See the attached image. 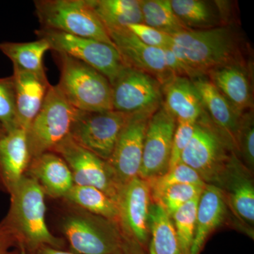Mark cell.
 <instances>
[{
    "label": "cell",
    "mask_w": 254,
    "mask_h": 254,
    "mask_svg": "<svg viewBox=\"0 0 254 254\" xmlns=\"http://www.w3.org/2000/svg\"><path fill=\"white\" fill-rule=\"evenodd\" d=\"M170 47L192 75L206 76L225 65L247 63L240 37L227 26L207 30H185L173 35Z\"/></svg>",
    "instance_id": "obj_1"
},
{
    "label": "cell",
    "mask_w": 254,
    "mask_h": 254,
    "mask_svg": "<svg viewBox=\"0 0 254 254\" xmlns=\"http://www.w3.org/2000/svg\"><path fill=\"white\" fill-rule=\"evenodd\" d=\"M11 204L3 222L16 234L28 253L48 246L62 250L64 241L50 232L46 220L44 190L25 174L9 193Z\"/></svg>",
    "instance_id": "obj_2"
},
{
    "label": "cell",
    "mask_w": 254,
    "mask_h": 254,
    "mask_svg": "<svg viewBox=\"0 0 254 254\" xmlns=\"http://www.w3.org/2000/svg\"><path fill=\"white\" fill-rule=\"evenodd\" d=\"M57 54L60 68L58 86L76 109L86 112L113 110V89L104 75L68 55Z\"/></svg>",
    "instance_id": "obj_3"
},
{
    "label": "cell",
    "mask_w": 254,
    "mask_h": 254,
    "mask_svg": "<svg viewBox=\"0 0 254 254\" xmlns=\"http://www.w3.org/2000/svg\"><path fill=\"white\" fill-rule=\"evenodd\" d=\"M235 153L231 143L205 114L195 123L180 162L194 170L206 185L215 186Z\"/></svg>",
    "instance_id": "obj_4"
},
{
    "label": "cell",
    "mask_w": 254,
    "mask_h": 254,
    "mask_svg": "<svg viewBox=\"0 0 254 254\" xmlns=\"http://www.w3.org/2000/svg\"><path fill=\"white\" fill-rule=\"evenodd\" d=\"M70 252L76 254H124L125 241L118 222L78 209L63 222Z\"/></svg>",
    "instance_id": "obj_5"
},
{
    "label": "cell",
    "mask_w": 254,
    "mask_h": 254,
    "mask_svg": "<svg viewBox=\"0 0 254 254\" xmlns=\"http://www.w3.org/2000/svg\"><path fill=\"white\" fill-rule=\"evenodd\" d=\"M34 4L41 28L91 38L115 47L87 0H38Z\"/></svg>",
    "instance_id": "obj_6"
},
{
    "label": "cell",
    "mask_w": 254,
    "mask_h": 254,
    "mask_svg": "<svg viewBox=\"0 0 254 254\" xmlns=\"http://www.w3.org/2000/svg\"><path fill=\"white\" fill-rule=\"evenodd\" d=\"M78 113L58 85H51L39 113L26 131L31 159L52 151L67 137Z\"/></svg>",
    "instance_id": "obj_7"
},
{
    "label": "cell",
    "mask_w": 254,
    "mask_h": 254,
    "mask_svg": "<svg viewBox=\"0 0 254 254\" xmlns=\"http://www.w3.org/2000/svg\"><path fill=\"white\" fill-rule=\"evenodd\" d=\"M36 33L38 38L48 42L50 50L89 65L104 75L111 85L126 67L118 50L111 45L53 30L41 28Z\"/></svg>",
    "instance_id": "obj_8"
},
{
    "label": "cell",
    "mask_w": 254,
    "mask_h": 254,
    "mask_svg": "<svg viewBox=\"0 0 254 254\" xmlns=\"http://www.w3.org/2000/svg\"><path fill=\"white\" fill-rule=\"evenodd\" d=\"M131 115L114 110L103 112L78 110L69 136L83 148L108 161Z\"/></svg>",
    "instance_id": "obj_9"
},
{
    "label": "cell",
    "mask_w": 254,
    "mask_h": 254,
    "mask_svg": "<svg viewBox=\"0 0 254 254\" xmlns=\"http://www.w3.org/2000/svg\"><path fill=\"white\" fill-rule=\"evenodd\" d=\"M153 200L148 182L137 177L122 187L119 194L118 224L125 240L148 254L149 216Z\"/></svg>",
    "instance_id": "obj_10"
},
{
    "label": "cell",
    "mask_w": 254,
    "mask_h": 254,
    "mask_svg": "<svg viewBox=\"0 0 254 254\" xmlns=\"http://www.w3.org/2000/svg\"><path fill=\"white\" fill-rule=\"evenodd\" d=\"M114 110L153 115L163 104L160 82L148 73L125 67L112 83Z\"/></svg>",
    "instance_id": "obj_11"
},
{
    "label": "cell",
    "mask_w": 254,
    "mask_h": 254,
    "mask_svg": "<svg viewBox=\"0 0 254 254\" xmlns=\"http://www.w3.org/2000/svg\"><path fill=\"white\" fill-rule=\"evenodd\" d=\"M52 151L67 164L75 185L95 187L118 202L122 188L117 183L107 161L82 147L69 135Z\"/></svg>",
    "instance_id": "obj_12"
},
{
    "label": "cell",
    "mask_w": 254,
    "mask_h": 254,
    "mask_svg": "<svg viewBox=\"0 0 254 254\" xmlns=\"http://www.w3.org/2000/svg\"><path fill=\"white\" fill-rule=\"evenodd\" d=\"M176 125V120L163 103L150 117L145 131L138 177L148 180L168 171Z\"/></svg>",
    "instance_id": "obj_13"
},
{
    "label": "cell",
    "mask_w": 254,
    "mask_h": 254,
    "mask_svg": "<svg viewBox=\"0 0 254 254\" xmlns=\"http://www.w3.org/2000/svg\"><path fill=\"white\" fill-rule=\"evenodd\" d=\"M253 175L235 153L215 185L221 190L229 210L237 223L252 237L254 227Z\"/></svg>",
    "instance_id": "obj_14"
},
{
    "label": "cell",
    "mask_w": 254,
    "mask_h": 254,
    "mask_svg": "<svg viewBox=\"0 0 254 254\" xmlns=\"http://www.w3.org/2000/svg\"><path fill=\"white\" fill-rule=\"evenodd\" d=\"M151 116L141 114L131 115L107 161L121 188L139 175L145 131Z\"/></svg>",
    "instance_id": "obj_15"
},
{
    "label": "cell",
    "mask_w": 254,
    "mask_h": 254,
    "mask_svg": "<svg viewBox=\"0 0 254 254\" xmlns=\"http://www.w3.org/2000/svg\"><path fill=\"white\" fill-rule=\"evenodd\" d=\"M107 31L127 67L148 73L162 86L175 77L165 63L163 49L147 46L127 28Z\"/></svg>",
    "instance_id": "obj_16"
},
{
    "label": "cell",
    "mask_w": 254,
    "mask_h": 254,
    "mask_svg": "<svg viewBox=\"0 0 254 254\" xmlns=\"http://www.w3.org/2000/svg\"><path fill=\"white\" fill-rule=\"evenodd\" d=\"M206 76L239 115L252 110V76L247 63L220 66L212 70Z\"/></svg>",
    "instance_id": "obj_17"
},
{
    "label": "cell",
    "mask_w": 254,
    "mask_h": 254,
    "mask_svg": "<svg viewBox=\"0 0 254 254\" xmlns=\"http://www.w3.org/2000/svg\"><path fill=\"white\" fill-rule=\"evenodd\" d=\"M31 160L25 130L17 128L0 137V190L9 193L24 176Z\"/></svg>",
    "instance_id": "obj_18"
},
{
    "label": "cell",
    "mask_w": 254,
    "mask_h": 254,
    "mask_svg": "<svg viewBox=\"0 0 254 254\" xmlns=\"http://www.w3.org/2000/svg\"><path fill=\"white\" fill-rule=\"evenodd\" d=\"M201 99L205 113L210 121L235 148L241 118L226 98L207 76L192 80Z\"/></svg>",
    "instance_id": "obj_19"
},
{
    "label": "cell",
    "mask_w": 254,
    "mask_h": 254,
    "mask_svg": "<svg viewBox=\"0 0 254 254\" xmlns=\"http://www.w3.org/2000/svg\"><path fill=\"white\" fill-rule=\"evenodd\" d=\"M230 213L221 190L206 185L198 199L194 240L190 254H200L208 237L227 221Z\"/></svg>",
    "instance_id": "obj_20"
},
{
    "label": "cell",
    "mask_w": 254,
    "mask_h": 254,
    "mask_svg": "<svg viewBox=\"0 0 254 254\" xmlns=\"http://www.w3.org/2000/svg\"><path fill=\"white\" fill-rule=\"evenodd\" d=\"M163 103L177 122L195 123L206 114L192 80L175 76L162 86Z\"/></svg>",
    "instance_id": "obj_21"
},
{
    "label": "cell",
    "mask_w": 254,
    "mask_h": 254,
    "mask_svg": "<svg viewBox=\"0 0 254 254\" xmlns=\"http://www.w3.org/2000/svg\"><path fill=\"white\" fill-rule=\"evenodd\" d=\"M26 175L35 179L45 193L53 198H64L74 185L67 164L53 151L31 159Z\"/></svg>",
    "instance_id": "obj_22"
},
{
    "label": "cell",
    "mask_w": 254,
    "mask_h": 254,
    "mask_svg": "<svg viewBox=\"0 0 254 254\" xmlns=\"http://www.w3.org/2000/svg\"><path fill=\"white\" fill-rule=\"evenodd\" d=\"M15 99L18 128L27 131L41 110L51 85L48 78L14 68Z\"/></svg>",
    "instance_id": "obj_23"
},
{
    "label": "cell",
    "mask_w": 254,
    "mask_h": 254,
    "mask_svg": "<svg viewBox=\"0 0 254 254\" xmlns=\"http://www.w3.org/2000/svg\"><path fill=\"white\" fill-rule=\"evenodd\" d=\"M227 3L203 0H171L177 17L187 30H207L229 25Z\"/></svg>",
    "instance_id": "obj_24"
},
{
    "label": "cell",
    "mask_w": 254,
    "mask_h": 254,
    "mask_svg": "<svg viewBox=\"0 0 254 254\" xmlns=\"http://www.w3.org/2000/svg\"><path fill=\"white\" fill-rule=\"evenodd\" d=\"M107 31L143 23L140 0H87Z\"/></svg>",
    "instance_id": "obj_25"
},
{
    "label": "cell",
    "mask_w": 254,
    "mask_h": 254,
    "mask_svg": "<svg viewBox=\"0 0 254 254\" xmlns=\"http://www.w3.org/2000/svg\"><path fill=\"white\" fill-rule=\"evenodd\" d=\"M50 45L43 38L28 43H2L0 50L12 62L14 68L47 78L43 58Z\"/></svg>",
    "instance_id": "obj_26"
},
{
    "label": "cell",
    "mask_w": 254,
    "mask_h": 254,
    "mask_svg": "<svg viewBox=\"0 0 254 254\" xmlns=\"http://www.w3.org/2000/svg\"><path fill=\"white\" fill-rule=\"evenodd\" d=\"M148 254H182L173 220L161 205L152 203Z\"/></svg>",
    "instance_id": "obj_27"
},
{
    "label": "cell",
    "mask_w": 254,
    "mask_h": 254,
    "mask_svg": "<svg viewBox=\"0 0 254 254\" xmlns=\"http://www.w3.org/2000/svg\"><path fill=\"white\" fill-rule=\"evenodd\" d=\"M64 198L81 210L118 222V202L95 187L74 185Z\"/></svg>",
    "instance_id": "obj_28"
},
{
    "label": "cell",
    "mask_w": 254,
    "mask_h": 254,
    "mask_svg": "<svg viewBox=\"0 0 254 254\" xmlns=\"http://www.w3.org/2000/svg\"><path fill=\"white\" fill-rule=\"evenodd\" d=\"M143 23L173 36L187 30L174 12L171 0H140Z\"/></svg>",
    "instance_id": "obj_29"
},
{
    "label": "cell",
    "mask_w": 254,
    "mask_h": 254,
    "mask_svg": "<svg viewBox=\"0 0 254 254\" xmlns=\"http://www.w3.org/2000/svg\"><path fill=\"white\" fill-rule=\"evenodd\" d=\"M199 197L182 205L171 216L182 254H190L194 240L197 208Z\"/></svg>",
    "instance_id": "obj_30"
},
{
    "label": "cell",
    "mask_w": 254,
    "mask_h": 254,
    "mask_svg": "<svg viewBox=\"0 0 254 254\" xmlns=\"http://www.w3.org/2000/svg\"><path fill=\"white\" fill-rule=\"evenodd\" d=\"M146 181L149 186L152 200L170 187L182 184H205L194 170L181 162L164 175L153 177Z\"/></svg>",
    "instance_id": "obj_31"
},
{
    "label": "cell",
    "mask_w": 254,
    "mask_h": 254,
    "mask_svg": "<svg viewBox=\"0 0 254 254\" xmlns=\"http://www.w3.org/2000/svg\"><path fill=\"white\" fill-rule=\"evenodd\" d=\"M205 186V184H182L170 187L153 200V203L161 205L171 217L182 205L199 197Z\"/></svg>",
    "instance_id": "obj_32"
},
{
    "label": "cell",
    "mask_w": 254,
    "mask_h": 254,
    "mask_svg": "<svg viewBox=\"0 0 254 254\" xmlns=\"http://www.w3.org/2000/svg\"><path fill=\"white\" fill-rule=\"evenodd\" d=\"M236 155L246 168L254 174V125L252 110L242 115L241 118L237 135Z\"/></svg>",
    "instance_id": "obj_33"
},
{
    "label": "cell",
    "mask_w": 254,
    "mask_h": 254,
    "mask_svg": "<svg viewBox=\"0 0 254 254\" xmlns=\"http://www.w3.org/2000/svg\"><path fill=\"white\" fill-rule=\"evenodd\" d=\"M0 125L6 133L19 128L12 76L0 78Z\"/></svg>",
    "instance_id": "obj_34"
},
{
    "label": "cell",
    "mask_w": 254,
    "mask_h": 254,
    "mask_svg": "<svg viewBox=\"0 0 254 254\" xmlns=\"http://www.w3.org/2000/svg\"><path fill=\"white\" fill-rule=\"evenodd\" d=\"M144 44L159 49L170 48L173 38L170 35L150 27L144 23H136L127 27Z\"/></svg>",
    "instance_id": "obj_35"
},
{
    "label": "cell",
    "mask_w": 254,
    "mask_h": 254,
    "mask_svg": "<svg viewBox=\"0 0 254 254\" xmlns=\"http://www.w3.org/2000/svg\"><path fill=\"white\" fill-rule=\"evenodd\" d=\"M195 125V123L187 122H177L172 145L169 170L180 163L182 153L193 135Z\"/></svg>",
    "instance_id": "obj_36"
},
{
    "label": "cell",
    "mask_w": 254,
    "mask_h": 254,
    "mask_svg": "<svg viewBox=\"0 0 254 254\" xmlns=\"http://www.w3.org/2000/svg\"><path fill=\"white\" fill-rule=\"evenodd\" d=\"M22 246L13 230L0 222V254H20Z\"/></svg>",
    "instance_id": "obj_37"
},
{
    "label": "cell",
    "mask_w": 254,
    "mask_h": 254,
    "mask_svg": "<svg viewBox=\"0 0 254 254\" xmlns=\"http://www.w3.org/2000/svg\"><path fill=\"white\" fill-rule=\"evenodd\" d=\"M31 254H76L71 252H66L60 249L53 248V247H40L38 250L33 252Z\"/></svg>",
    "instance_id": "obj_38"
},
{
    "label": "cell",
    "mask_w": 254,
    "mask_h": 254,
    "mask_svg": "<svg viewBox=\"0 0 254 254\" xmlns=\"http://www.w3.org/2000/svg\"><path fill=\"white\" fill-rule=\"evenodd\" d=\"M6 132L3 129L2 127H1V125H0V137L4 136V134H6Z\"/></svg>",
    "instance_id": "obj_39"
},
{
    "label": "cell",
    "mask_w": 254,
    "mask_h": 254,
    "mask_svg": "<svg viewBox=\"0 0 254 254\" xmlns=\"http://www.w3.org/2000/svg\"><path fill=\"white\" fill-rule=\"evenodd\" d=\"M28 254L27 251H26V249L24 248L23 246H22V247H21V254Z\"/></svg>",
    "instance_id": "obj_40"
}]
</instances>
